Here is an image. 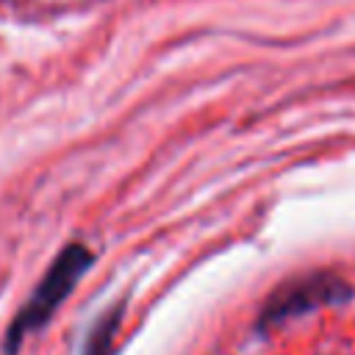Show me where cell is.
<instances>
[{
    "mask_svg": "<svg viewBox=\"0 0 355 355\" xmlns=\"http://www.w3.org/2000/svg\"><path fill=\"white\" fill-rule=\"evenodd\" d=\"M92 261H94V255L83 244H67L55 255V261L50 263V269L44 272V277L39 280V286L33 288V294L28 297V302L14 316V322L6 333V349L8 352H17L25 336H31L33 330H39L42 324L50 322V316L72 294L80 275L92 266Z\"/></svg>",
    "mask_w": 355,
    "mask_h": 355,
    "instance_id": "cell-1",
    "label": "cell"
},
{
    "mask_svg": "<svg viewBox=\"0 0 355 355\" xmlns=\"http://www.w3.org/2000/svg\"><path fill=\"white\" fill-rule=\"evenodd\" d=\"M122 311L125 305H114L108 308L105 313H100L92 324V330L86 333V341H83V352L80 355H114V347H116V333H119V324H122Z\"/></svg>",
    "mask_w": 355,
    "mask_h": 355,
    "instance_id": "cell-2",
    "label": "cell"
}]
</instances>
